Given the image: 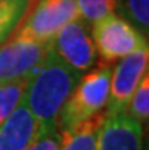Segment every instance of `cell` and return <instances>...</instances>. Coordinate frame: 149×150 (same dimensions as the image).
<instances>
[{"label": "cell", "instance_id": "6da1fadb", "mask_svg": "<svg viewBox=\"0 0 149 150\" xmlns=\"http://www.w3.org/2000/svg\"><path fill=\"white\" fill-rule=\"evenodd\" d=\"M81 73L70 68L50 50L28 81L23 102L35 115L40 130L58 129V115Z\"/></svg>", "mask_w": 149, "mask_h": 150}, {"label": "cell", "instance_id": "7a4b0ae2", "mask_svg": "<svg viewBox=\"0 0 149 150\" xmlns=\"http://www.w3.org/2000/svg\"><path fill=\"white\" fill-rule=\"evenodd\" d=\"M111 65L101 64L79 76L58 115V129H68L105 109L110 91Z\"/></svg>", "mask_w": 149, "mask_h": 150}, {"label": "cell", "instance_id": "3957f363", "mask_svg": "<svg viewBox=\"0 0 149 150\" xmlns=\"http://www.w3.org/2000/svg\"><path fill=\"white\" fill-rule=\"evenodd\" d=\"M78 17L76 0H35L9 38L50 44L58 30Z\"/></svg>", "mask_w": 149, "mask_h": 150}, {"label": "cell", "instance_id": "277c9868", "mask_svg": "<svg viewBox=\"0 0 149 150\" xmlns=\"http://www.w3.org/2000/svg\"><path fill=\"white\" fill-rule=\"evenodd\" d=\"M91 37L102 64H111L148 44L146 37L114 12L91 24Z\"/></svg>", "mask_w": 149, "mask_h": 150}, {"label": "cell", "instance_id": "5b68a950", "mask_svg": "<svg viewBox=\"0 0 149 150\" xmlns=\"http://www.w3.org/2000/svg\"><path fill=\"white\" fill-rule=\"evenodd\" d=\"M52 52L75 71H88L98 61V52L88 29L81 17L63 26L50 42Z\"/></svg>", "mask_w": 149, "mask_h": 150}, {"label": "cell", "instance_id": "8992f818", "mask_svg": "<svg viewBox=\"0 0 149 150\" xmlns=\"http://www.w3.org/2000/svg\"><path fill=\"white\" fill-rule=\"evenodd\" d=\"M149 50L148 44L138 47L129 55L120 58L119 64L111 70L110 76V91L105 105L107 115H114L119 112H125V108L133 96L135 86L145 73H148Z\"/></svg>", "mask_w": 149, "mask_h": 150}, {"label": "cell", "instance_id": "52a82bcc", "mask_svg": "<svg viewBox=\"0 0 149 150\" xmlns=\"http://www.w3.org/2000/svg\"><path fill=\"white\" fill-rule=\"evenodd\" d=\"M50 44L8 38L0 46V82L29 79L50 53Z\"/></svg>", "mask_w": 149, "mask_h": 150}, {"label": "cell", "instance_id": "ba28073f", "mask_svg": "<svg viewBox=\"0 0 149 150\" xmlns=\"http://www.w3.org/2000/svg\"><path fill=\"white\" fill-rule=\"evenodd\" d=\"M143 127L128 114L107 115L98 132L94 150H142Z\"/></svg>", "mask_w": 149, "mask_h": 150}, {"label": "cell", "instance_id": "9c48e42d", "mask_svg": "<svg viewBox=\"0 0 149 150\" xmlns=\"http://www.w3.org/2000/svg\"><path fill=\"white\" fill-rule=\"evenodd\" d=\"M40 132V125L21 102L0 125V150H26Z\"/></svg>", "mask_w": 149, "mask_h": 150}, {"label": "cell", "instance_id": "30bf717a", "mask_svg": "<svg viewBox=\"0 0 149 150\" xmlns=\"http://www.w3.org/2000/svg\"><path fill=\"white\" fill-rule=\"evenodd\" d=\"M105 117H107V112L101 111L72 127L59 130L61 139L58 150H94L98 132Z\"/></svg>", "mask_w": 149, "mask_h": 150}, {"label": "cell", "instance_id": "8fae6325", "mask_svg": "<svg viewBox=\"0 0 149 150\" xmlns=\"http://www.w3.org/2000/svg\"><path fill=\"white\" fill-rule=\"evenodd\" d=\"M35 0H0V46L11 37Z\"/></svg>", "mask_w": 149, "mask_h": 150}, {"label": "cell", "instance_id": "7c38bea8", "mask_svg": "<svg viewBox=\"0 0 149 150\" xmlns=\"http://www.w3.org/2000/svg\"><path fill=\"white\" fill-rule=\"evenodd\" d=\"M28 81L29 79L0 82V125L23 102Z\"/></svg>", "mask_w": 149, "mask_h": 150}, {"label": "cell", "instance_id": "4fadbf2b", "mask_svg": "<svg viewBox=\"0 0 149 150\" xmlns=\"http://www.w3.org/2000/svg\"><path fill=\"white\" fill-rule=\"evenodd\" d=\"M125 114L131 118L138 121L140 125H145L149 117V76L148 73L143 74L138 85L131 96V99L125 108Z\"/></svg>", "mask_w": 149, "mask_h": 150}, {"label": "cell", "instance_id": "5bb4252c", "mask_svg": "<svg viewBox=\"0 0 149 150\" xmlns=\"http://www.w3.org/2000/svg\"><path fill=\"white\" fill-rule=\"evenodd\" d=\"M76 5L81 18L93 24L114 12L119 6V0H76Z\"/></svg>", "mask_w": 149, "mask_h": 150}, {"label": "cell", "instance_id": "9a60e30c", "mask_svg": "<svg viewBox=\"0 0 149 150\" xmlns=\"http://www.w3.org/2000/svg\"><path fill=\"white\" fill-rule=\"evenodd\" d=\"M122 3V12L129 23L137 28L145 37L149 30V0H119Z\"/></svg>", "mask_w": 149, "mask_h": 150}, {"label": "cell", "instance_id": "2e32d148", "mask_svg": "<svg viewBox=\"0 0 149 150\" xmlns=\"http://www.w3.org/2000/svg\"><path fill=\"white\" fill-rule=\"evenodd\" d=\"M61 134L59 129L40 130L35 139L26 147V150H58Z\"/></svg>", "mask_w": 149, "mask_h": 150}]
</instances>
